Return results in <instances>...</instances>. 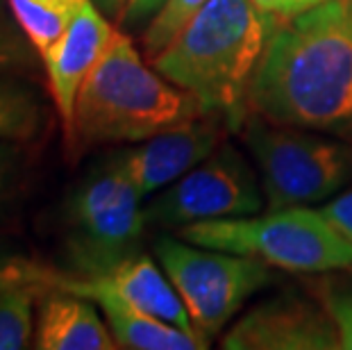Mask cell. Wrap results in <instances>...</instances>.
Instances as JSON below:
<instances>
[{"mask_svg":"<svg viewBox=\"0 0 352 350\" xmlns=\"http://www.w3.org/2000/svg\"><path fill=\"white\" fill-rule=\"evenodd\" d=\"M19 28L41 57L73 23L87 0H7Z\"/></svg>","mask_w":352,"mask_h":350,"instance_id":"15","label":"cell"},{"mask_svg":"<svg viewBox=\"0 0 352 350\" xmlns=\"http://www.w3.org/2000/svg\"><path fill=\"white\" fill-rule=\"evenodd\" d=\"M34 348L39 350H114L118 348L107 321L94 300L73 292L50 294L41 300L34 321Z\"/></svg>","mask_w":352,"mask_h":350,"instance_id":"13","label":"cell"},{"mask_svg":"<svg viewBox=\"0 0 352 350\" xmlns=\"http://www.w3.org/2000/svg\"><path fill=\"white\" fill-rule=\"evenodd\" d=\"M41 109L34 96L16 82L0 80V141H25L34 137Z\"/></svg>","mask_w":352,"mask_h":350,"instance_id":"17","label":"cell"},{"mask_svg":"<svg viewBox=\"0 0 352 350\" xmlns=\"http://www.w3.org/2000/svg\"><path fill=\"white\" fill-rule=\"evenodd\" d=\"M329 3V0H254V5L268 17L275 19H291L302 12H309L314 7Z\"/></svg>","mask_w":352,"mask_h":350,"instance_id":"21","label":"cell"},{"mask_svg":"<svg viewBox=\"0 0 352 350\" xmlns=\"http://www.w3.org/2000/svg\"><path fill=\"white\" fill-rule=\"evenodd\" d=\"M228 132L232 130L221 114H202L151 139L137 141V146L114 157L146 200L205 162L226 141Z\"/></svg>","mask_w":352,"mask_h":350,"instance_id":"10","label":"cell"},{"mask_svg":"<svg viewBox=\"0 0 352 350\" xmlns=\"http://www.w3.org/2000/svg\"><path fill=\"white\" fill-rule=\"evenodd\" d=\"M196 96L153 69L123 32L82 85L69 141L80 146L144 141L202 116Z\"/></svg>","mask_w":352,"mask_h":350,"instance_id":"3","label":"cell"},{"mask_svg":"<svg viewBox=\"0 0 352 350\" xmlns=\"http://www.w3.org/2000/svg\"><path fill=\"white\" fill-rule=\"evenodd\" d=\"M275 21L254 0H207L151 64L196 96L205 114H221L239 132L250 114V85Z\"/></svg>","mask_w":352,"mask_h":350,"instance_id":"2","label":"cell"},{"mask_svg":"<svg viewBox=\"0 0 352 350\" xmlns=\"http://www.w3.org/2000/svg\"><path fill=\"white\" fill-rule=\"evenodd\" d=\"M66 226L69 255L76 269L87 275L107 273L137 252L148 226L144 198L116 157L73 191L66 205Z\"/></svg>","mask_w":352,"mask_h":350,"instance_id":"7","label":"cell"},{"mask_svg":"<svg viewBox=\"0 0 352 350\" xmlns=\"http://www.w3.org/2000/svg\"><path fill=\"white\" fill-rule=\"evenodd\" d=\"M318 212L325 216L329 226H332L343 239L352 243V184L346 191H339L336 196L325 200V203L318 207Z\"/></svg>","mask_w":352,"mask_h":350,"instance_id":"20","label":"cell"},{"mask_svg":"<svg viewBox=\"0 0 352 350\" xmlns=\"http://www.w3.org/2000/svg\"><path fill=\"white\" fill-rule=\"evenodd\" d=\"M155 255L182 298L193 330L207 344L275 278L264 259L205 248L182 237H160Z\"/></svg>","mask_w":352,"mask_h":350,"instance_id":"6","label":"cell"},{"mask_svg":"<svg viewBox=\"0 0 352 350\" xmlns=\"http://www.w3.org/2000/svg\"><path fill=\"white\" fill-rule=\"evenodd\" d=\"M114 34L116 28L111 25L107 14H102L94 0H87L73 23L41 57L48 76V91L62 118L66 137L73 125L80 89L107 53Z\"/></svg>","mask_w":352,"mask_h":350,"instance_id":"11","label":"cell"},{"mask_svg":"<svg viewBox=\"0 0 352 350\" xmlns=\"http://www.w3.org/2000/svg\"><path fill=\"white\" fill-rule=\"evenodd\" d=\"M177 237L205 248L264 259L273 269L327 273L352 269V243L311 205L282 207L266 214L196 221L177 228Z\"/></svg>","mask_w":352,"mask_h":350,"instance_id":"4","label":"cell"},{"mask_svg":"<svg viewBox=\"0 0 352 350\" xmlns=\"http://www.w3.org/2000/svg\"><path fill=\"white\" fill-rule=\"evenodd\" d=\"M259 171L266 210L325 203L352 184V141L268 121L250 111L239 130Z\"/></svg>","mask_w":352,"mask_h":350,"instance_id":"5","label":"cell"},{"mask_svg":"<svg viewBox=\"0 0 352 350\" xmlns=\"http://www.w3.org/2000/svg\"><path fill=\"white\" fill-rule=\"evenodd\" d=\"M14 160H16V151H14L10 144L0 141V196H3L5 184H7V180H10V175H12Z\"/></svg>","mask_w":352,"mask_h":350,"instance_id":"23","label":"cell"},{"mask_svg":"<svg viewBox=\"0 0 352 350\" xmlns=\"http://www.w3.org/2000/svg\"><path fill=\"white\" fill-rule=\"evenodd\" d=\"M226 350H341L339 330L323 300L282 294L259 303L230 327Z\"/></svg>","mask_w":352,"mask_h":350,"instance_id":"9","label":"cell"},{"mask_svg":"<svg viewBox=\"0 0 352 350\" xmlns=\"http://www.w3.org/2000/svg\"><path fill=\"white\" fill-rule=\"evenodd\" d=\"M91 278L100 280L104 287L125 298L134 307L179 327V330L198 334L193 330L189 311H186L175 285L162 269V264H155L153 257H148L146 252H132L116 266H111L107 273L91 275Z\"/></svg>","mask_w":352,"mask_h":350,"instance_id":"14","label":"cell"},{"mask_svg":"<svg viewBox=\"0 0 352 350\" xmlns=\"http://www.w3.org/2000/svg\"><path fill=\"white\" fill-rule=\"evenodd\" d=\"M264 207V189L250 162L234 144L223 141L196 168L157 191L144 212L153 226L182 228L196 221L252 216Z\"/></svg>","mask_w":352,"mask_h":350,"instance_id":"8","label":"cell"},{"mask_svg":"<svg viewBox=\"0 0 352 350\" xmlns=\"http://www.w3.org/2000/svg\"><path fill=\"white\" fill-rule=\"evenodd\" d=\"M164 3H166V0H127L123 17H121V23L127 28L148 23V21L162 10Z\"/></svg>","mask_w":352,"mask_h":350,"instance_id":"22","label":"cell"},{"mask_svg":"<svg viewBox=\"0 0 352 350\" xmlns=\"http://www.w3.org/2000/svg\"><path fill=\"white\" fill-rule=\"evenodd\" d=\"M12 59H14V46L0 34V71H3L5 66H10Z\"/></svg>","mask_w":352,"mask_h":350,"instance_id":"25","label":"cell"},{"mask_svg":"<svg viewBox=\"0 0 352 350\" xmlns=\"http://www.w3.org/2000/svg\"><path fill=\"white\" fill-rule=\"evenodd\" d=\"M59 289L64 292H73L80 296H87L98 305L104 314L111 334L118 341V348L130 350H202L209 348L207 341H202L198 334H191L186 330L170 325L162 318H157L148 311L134 307L104 287L100 280L85 275L80 280L62 278L57 280Z\"/></svg>","mask_w":352,"mask_h":350,"instance_id":"12","label":"cell"},{"mask_svg":"<svg viewBox=\"0 0 352 350\" xmlns=\"http://www.w3.org/2000/svg\"><path fill=\"white\" fill-rule=\"evenodd\" d=\"M94 5L98 7L102 14H107L109 19H118V21H121L127 0H94Z\"/></svg>","mask_w":352,"mask_h":350,"instance_id":"24","label":"cell"},{"mask_svg":"<svg viewBox=\"0 0 352 350\" xmlns=\"http://www.w3.org/2000/svg\"><path fill=\"white\" fill-rule=\"evenodd\" d=\"M248 105L268 121L352 141V0L275 21Z\"/></svg>","mask_w":352,"mask_h":350,"instance_id":"1","label":"cell"},{"mask_svg":"<svg viewBox=\"0 0 352 350\" xmlns=\"http://www.w3.org/2000/svg\"><path fill=\"white\" fill-rule=\"evenodd\" d=\"M205 3L207 0H166L162 5V10L148 21L144 34H141V50L148 62L175 39L179 30L196 17V12Z\"/></svg>","mask_w":352,"mask_h":350,"instance_id":"18","label":"cell"},{"mask_svg":"<svg viewBox=\"0 0 352 350\" xmlns=\"http://www.w3.org/2000/svg\"><path fill=\"white\" fill-rule=\"evenodd\" d=\"M34 339V292L0 285V350H21Z\"/></svg>","mask_w":352,"mask_h":350,"instance_id":"16","label":"cell"},{"mask_svg":"<svg viewBox=\"0 0 352 350\" xmlns=\"http://www.w3.org/2000/svg\"><path fill=\"white\" fill-rule=\"evenodd\" d=\"M318 298L334 318L341 339V350H352V285L327 280L320 287Z\"/></svg>","mask_w":352,"mask_h":350,"instance_id":"19","label":"cell"}]
</instances>
